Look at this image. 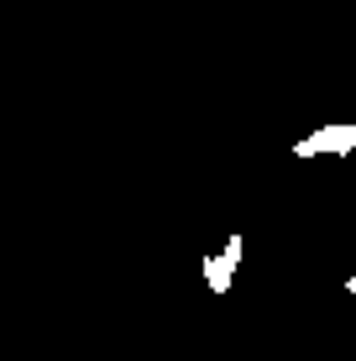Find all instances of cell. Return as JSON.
<instances>
[{"mask_svg": "<svg viewBox=\"0 0 356 361\" xmlns=\"http://www.w3.org/2000/svg\"><path fill=\"white\" fill-rule=\"evenodd\" d=\"M356 152V121H325L309 136L288 142V157H351Z\"/></svg>", "mask_w": 356, "mask_h": 361, "instance_id": "cell-1", "label": "cell"}, {"mask_svg": "<svg viewBox=\"0 0 356 361\" xmlns=\"http://www.w3.org/2000/svg\"><path fill=\"white\" fill-rule=\"evenodd\" d=\"M241 257H247V235H241V231H231L226 241H220V252H204V257H200V278H204V288H210L215 298L231 293Z\"/></svg>", "mask_w": 356, "mask_h": 361, "instance_id": "cell-2", "label": "cell"}]
</instances>
